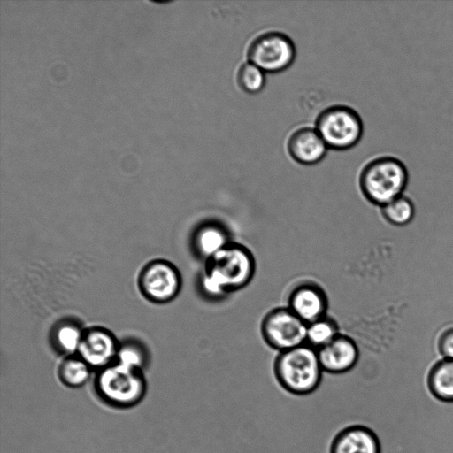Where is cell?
<instances>
[{
    "instance_id": "8",
    "label": "cell",
    "mask_w": 453,
    "mask_h": 453,
    "mask_svg": "<svg viewBox=\"0 0 453 453\" xmlns=\"http://www.w3.org/2000/svg\"><path fill=\"white\" fill-rule=\"evenodd\" d=\"M180 283L178 270L165 261L149 264L143 269L140 280L143 294L155 302H167L175 297Z\"/></svg>"
},
{
    "instance_id": "16",
    "label": "cell",
    "mask_w": 453,
    "mask_h": 453,
    "mask_svg": "<svg viewBox=\"0 0 453 453\" xmlns=\"http://www.w3.org/2000/svg\"><path fill=\"white\" fill-rule=\"evenodd\" d=\"M339 334L337 323L333 319L325 316L307 324L305 343L318 350L327 345Z\"/></svg>"
},
{
    "instance_id": "20",
    "label": "cell",
    "mask_w": 453,
    "mask_h": 453,
    "mask_svg": "<svg viewBox=\"0 0 453 453\" xmlns=\"http://www.w3.org/2000/svg\"><path fill=\"white\" fill-rule=\"evenodd\" d=\"M83 333L75 326L64 325L58 327L56 334L57 343L64 352H78Z\"/></svg>"
},
{
    "instance_id": "7",
    "label": "cell",
    "mask_w": 453,
    "mask_h": 453,
    "mask_svg": "<svg viewBox=\"0 0 453 453\" xmlns=\"http://www.w3.org/2000/svg\"><path fill=\"white\" fill-rule=\"evenodd\" d=\"M306 328L307 324L288 306L270 311L261 323L264 341L279 352L304 344Z\"/></svg>"
},
{
    "instance_id": "22",
    "label": "cell",
    "mask_w": 453,
    "mask_h": 453,
    "mask_svg": "<svg viewBox=\"0 0 453 453\" xmlns=\"http://www.w3.org/2000/svg\"><path fill=\"white\" fill-rule=\"evenodd\" d=\"M437 348L441 358L453 359V326L446 327L441 332Z\"/></svg>"
},
{
    "instance_id": "3",
    "label": "cell",
    "mask_w": 453,
    "mask_h": 453,
    "mask_svg": "<svg viewBox=\"0 0 453 453\" xmlns=\"http://www.w3.org/2000/svg\"><path fill=\"white\" fill-rule=\"evenodd\" d=\"M408 180V169L403 161L392 156H382L363 167L359 187L371 203L382 207L403 195Z\"/></svg>"
},
{
    "instance_id": "5",
    "label": "cell",
    "mask_w": 453,
    "mask_h": 453,
    "mask_svg": "<svg viewBox=\"0 0 453 453\" xmlns=\"http://www.w3.org/2000/svg\"><path fill=\"white\" fill-rule=\"evenodd\" d=\"M316 130L328 148L349 150L358 143L364 126L359 114L346 105H332L318 116Z\"/></svg>"
},
{
    "instance_id": "18",
    "label": "cell",
    "mask_w": 453,
    "mask_h": 453,
    "mask_svg": "<svg viewBox=\"0 0 453 453\" xmlns=\"http://www.w3.org/2000/svg\"><path fill=\"white\" fill-rule=\"evenodd\" d=\"M381 213L388 223L402 226L412 220L415 206L408 196L402 195L382 206Z\"/></svg>"
},
{
    "instance_id": "15",
    "label": "cell",
    "mask_w": 453,
    "mask_h": 453,
    "mask_svg": "<svg viewBox=\"0 0 453 453\" xmlns=\"http://www.w3.org/2000/svg\"><path fill=\"white\" fill-rule=\"evenodd\" d=\"M230 242L226 230L215 223L203 226L195 236L196 249L205 260L215 256Z\"/></svg>"
},
{
    "instance_id": "14",
    "label": "cell",
    "mask_w": 453,
    "mask_h": 453,
    "mask_svg": "<svg viewBox=\"0 0 453 453\" xmlns=\"http://www.w3.org/2000/svg\"><path fill=\"white\" fill-rule=\"evenodd\" d=\"M426 382L434 398L453 403V359L441 358L435 362L427 371Z\"/></svg>"
},
{
    "instance_id": "4",
    "label": "cell",
    "mask_w": 453,
    "mask_h": 453,
    "mask_svg": "<svg viewBox=\"0 0 453 453\" xmlns=\"http://www.w3.org/2000/svg\"><path fill=\"white\" fill-rule=\"evenodd\" d=\"M97 396L116 409H129L139 404L146 395V380L141 370L119 363L100 369L96 380Z\"/></svg>"
},
{
    "instance_id": "11",
    "label": "cell",
    "mask_w": 453,
    "mask_h": 453,
    "mask_svg": "<svg viewBox=\"0 0 453 453\" xmlns=\"http://www.w3.org/2000/svg\"><path fill=\"white\" fill-rule=\"evenodd\" d=\"M324 372L339 374L350 371L357 363L359 350L355 341L340 334L331 342L318 349Z\"/></svg>"
},
{
    "instance_id": "12",
    "label": "cell",
    "mask_w": 453,
    "mask_h": 453,
    "mask_svg": "<svg viewBox=\"0 0 453 453\" xmlns=\"http://www.w3.org/2000/svg\"><path fill=\"white\" fill-rule=\"evenodd\" d=\"M118 349L116 341L110 332L93 328L83 333L78 353L90 367L103 369L111 365Z\"/></svg>"
},
{
    "instance_id": "17",
    "label": "cell",
    "mask_w": 453,
    "mask_h": 453,
    "mask_svg": "<svg viewBox=\"0 0 453 453\" xmlns=\"http://www.w3.org/2000/svg\"><path fill=\"white\" fill-rule=\"evenodd\" d=\"M90 366L81 357H68L58 368V378L68 388H80L89 379Z\"/></svg>"
},
{
    "instance_id": "21",
    "label": "cell",
    "mask_w": 453,
    "mask_h": 453,
    "mask_svg": "<svg viewBox=\"0 0 453 453\" xmlns=\"http://www.w3.org/2000/svg\"><path fill=\"white\" fill-rule=\"evenodd\" d=\"M117 357L119 364L141 371L145 362L142 350L134 345H125L119 349Z\"/></svg>"
},
{
    "instance_id": "9",
    "label": "cell",
    "mask_w": 453,
    "mask_h": 453,
    "mask_svg": "<svg viewBox=\"0 0 453 453\" xmlns=\"http://www.w3.org/2000/svg\"><path fill=\"white\" fill-rule=\"evenodd\" d=\"M288 307L306 324L326 316L328 300L318 284L304 281L296 285L289 294Z\"/></svg>"
},
{
    "instance_id": "1",
    "label": "cell",
    "mask_w": 453,
    "mask_h": 453,
    "mask_svg": "<svg viewBox=\"0 0 453 453\" xmlns=\"http://www.w3.org/2000/svg\"><path fill=\"white\" fill-rule=\"evenodd\" d=\"M256 271L251 251L242 244L231 242L206 260L201 285L205 294L220 298L246 287Z\"/></svg>"
},
{
    "instance_id": "13",
    "label": "cell",
    "mask_w": 453,
    "mask_h": 453,
    "mask_svg": "<svg viewBox=\"0 0 453 453\" xmlns=\"http://www.w3.org/2000/svg\"><path fill=\"white\" fill-rule=\"evenodd\" d=\"M327 149L316 128L309 127L296 129L287 142V150L292 159L305 165L320 162L325 157Z\"/></svg>"
},
{
    "instance_id": "19",
    "label": "cell",
    "mask_w": 453,
    "mask_h": 453,
    "mask_svg": "<svg viewBox=\"0 0 453 453\" xmlns=\"http://www.w3.org/2000/svg\"><path fill=\"white\" fill-rule=\"evenodd\" d=\"M236 81L243 92L255 95L262 91L265 85V73L248 61L239 67Z\"/></svg>"
},
{
    "instance_id": "6",
    "label": "cell",
    "mask_w": 453,
    "mask_h": 453,
    "mask_svg": "<svg viewBox=\"0 0 453 453\" xmlns=\"http://www.w3.org/2000/svg\"><path fill=\"white\" fill-rule=\"evenodd\" d=\"M296 55V46L287 35L265 32L257 36L249 45V61L265 73H280L288 69Z\"/></svg>"
},
{
    "instance_id": "10",
    "label": "cell",
    "mask_w": 453,
    "mask_h": 453,
    "mask_svg": "<svg viewBox=\"0 0 453 453\" xmlns=\"http://www.w3.org/2000/svg\"><path fill=\"white\" fill-rule=\"evenodd\" d=\"M329 453H381L378 434L365 425H351L333 438Z\"/></svg>"
},
{
    "instance_id": "2",
    "label": "cell",
    "mask_w": 453,
    "mask_h": 453,
    "mask_svg": "<svg viewBox=\"0 0 453 453\" xmlns=\"http://www.w3.org/2000/svg\"><path fill=\"white\" fill-rule=\"evenodd\" d=\"M323 369L318 350L304 343L279 352L273 372L279 385L294 395H307L320 385Z\"/></svg>"
}]
</instances>
